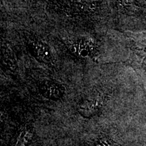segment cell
<instances>
[{
    "label": "cell",
    "mask_w": 146,
    "mask_h": 146,
    "mask_svg": "<svg viewBox=\"0 0 146 146\" xmlns=\"http://www.w3.org/2000/svg\"><path fill=\"white\" fill-rule=\"evenodd\" d=\"M39 90L44 98L53 101L60 100L65 94V88L62 84L49 80H45L39 84Z\"/></svg>",
    "instance_id": "obj_1"
},
{
    "label": "cell",
    "mask_w": 146,
    "mask_h": 146,
    "mask_svg": "<svg viewBox=\"0 0 146 146\" xmlns=\"http://www.w3.org/2000/svg\"><path fill=\"white\" fill-rule=\"evenodd\" d=\"M102 106V100L100 97H87L79 102L77 110L85 118H91L99 112Z\"/></svg>",
    "instance_id": "obj_2"
},
{
    "label": "cell",
    "mask_w": 146,
    "mask_h": 146,
    "mask_svg": "<svg viewBox=\"0 0 146 146\" xmlns=\"http://www.w3.org/2000/svg\"><path fill=\"white\" fill-rule=\"evenodd\" d=\"M27 45L30 54L36 60L45 63L52 60V54L50 47L44 42L36 39L30 40Z\"/></svg>",
    "instance_id": "obj_3"
},
{
    "label": "cell",
    "mask_w": 146,
    "mask_h": 146,
    "mask_svg": "<svg viewBox=\"0 0 146 146\" xmlns=\"http://www.w3.org/2000/svg\"><path fill=\"white\" fill-rule=\"evenodd\" d=\"M71 52L79 58H89L95 51L94 41L91 39H80L72 41L70 45Z\"/></svg>",
    "instance_id": "obj_4"
},
{
    "label": "cell",
    "mask_w": 146,
    "mask_h": 146,
    "mask_svg": "<svg viewBox=\"0 0 146 146\" xmlns=\"http://www.w3.org/2000/svg\"><path fill=\"white\" fill-rule=\"evenodd\" d=\"M34 134L33 127L31 125H25L18 129L14 135L11 145L24 146L31 141Z\"/></svg>",
    "instance_id": "obj_5"
},
{
    "label": "cell",
    "mask_w": 146,
    "mask_h": 146,
    "mask_svg": "<svg viewBox=\"0 0 146 146\" xmlns=\"http://www.w3.org/2000/svg\"><path fill=\"white\" fill-rule=\"evenodd\" d=\"M112 141H110L108 138H100L96 141V145H113Z\"/></svg>",
    "instance_id": "obj_6"
}]
</instances>
